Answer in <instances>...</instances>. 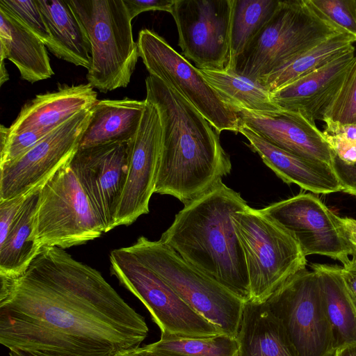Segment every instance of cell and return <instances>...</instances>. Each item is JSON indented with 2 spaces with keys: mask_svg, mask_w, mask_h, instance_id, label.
Wrapping results in <instances>:
<instances>
[{
  "mask_svg": "<svg viewBox=\"0 0 356 356\" xmlns=\"http://www.w3.org/2000/svg\"><path fill=\"white\" fill-rule=\"evenodd\" d=\"M0 343L9 356H115L140 346L144 318L95 268L58 247L0 277Z\"/></svg>",
  "mask_w": 356,
  "mask_h": 356,
  "instance_id": "1",
  "label": "cell"
},
{
  "mask_svg": "<svg viewBox=\"0 0 356 356\" xmlns=\"http://www.w3.org/2000/svg\"><path fill=\"white\" fill-rule=\"evenodd\" d=\"M146 98L158 109L162 140L154 193L186 205L231 172L220 134L182 95L160 79H145Z\"/></svg>",
  "mask_w": 356,
  "mask_h": 356,
  "instance_id": "2",
  "label": "cell"
},
{
  "mask_svg": "<svg viewBox=\"0 0 356 356\" xmlns=\"http://www.w3.org/2000/svg\"><path fill=\"white\" fill-rule=\"evenodd\" d=\"M248 206L222 181L184 205L159 239L244 302L250 300V282L232 215Z\"/></svg>",
  "mask_w": 356,
  "mask_h": 356,
  "instance_id": "3",
  "label": "cell"
},
{
  "mask_svg": "<svg viewBox=\"0 0 356 356\" xmlns=\"http://www.w3.org/2000/svg\"><path fill=\"white\" fill-rule=\"evenodd\" d=\"M340 33L345 32L322 17L309 0H280L270 20L247 44L229 71L257 81Z\"/></svg>",
  "mask_w": 356,
  "mask_h": 356,
  "instance_id": "4",
  "label": "cell"
},
{
  "mask_svg": "<svg viewBox=\"0 0 356 356\" xmlns=\"http://www.w3.org/2000/svg\"><path fill=\"white\" fill-rule=\"evenodd\" d=\"M91 44L88 83L106 93L125 88L138 61L131 19L123 0H67Z\"/></svg>",
  "mask_w": 356,
  "mask_h": 356,
  "instance_id": "5",
  "label": "cell"
},
{
  "mask_svg": "<svg viewBox=\"0 0 356 356\" xmlns=\"http://www.w3.org/2000/svg\"><path fill=\"white\" fill-rule=\"evenodd\" d=\"M232 221L245 256L249 301L266 302L288 279L306 268V256L296 238L261 209L248 206L234 213Z\"/></svg>",
  "mask_w": 356,
  "mask_h": 356,
  "instance_id": "6",
  "label": "cell"
},
{
  "mask_svg": "<svg viewBox=\"0 0 356 356\" xmlns=\"http://www.w3.org/2000/svg\"><path fill=\"white\" fill-rule=\"evenodd\" d=\"M195 312L223 334L236 337L244 302L159 241L139 237L129 246Z\"/></svg>",
  "mask_w": 356,
  "mask_h": 356,
  "instance_id": "7",
  "label": "cell"
},
{
  "mask_svg": "<svg viewBox=\"0 0 356 356\" xmlns=\"http://www.w3.org/2000/svg\"><path fill=\"white\" fill-rule=\"evenodd\" d=\"M70 161L40 188L33 232V240L39 249L58 247L64 250L85 244L105 233Z\"/></svg>",
  "mask_w": 356,
  "mask_h": 356,
  "instance_id": "8",
  "label": "cell"
},
{
  "mask_svg": "<svg viewBox=\"0 0 356 356\" xmlns=\"http://www.w3.org/2000/svg\"><path fill=\"white\" fill-rule=\"evenodd\" d=\"M109 259L111 274L145 306L161 334L210 337L223 334L189 307L129 247L112 250Z\"/></svg>",
  "mask_w": 356,
  "mask_h": 356,
  "instance_id": "9",
  "label": "cell"
},
{
  "mask_svg": "<svg viewBox=\"0 0 356 356\" xmlns=\"http://www.w3.org/2000/svg\"><path fill=\"white\" fill-rule=\"evenodd\" d=\"M137 45L138 56L149 75L177 90L219 134L222 131L239 132L241 122L236 109L207 83L197 67L163 38L145 29L139 32Z\"/></svg>",
  "mask_w": 356,
  "mask_h": 356,
  "instance_id": "10",
  "label": "cell"
},
{
  "mask_svg": "<svg viewBox=\"0 0 356 356\" xmlns=\"http://www.w3.org/2000/svg\"><path fill=\"white\" fill-rule=\"evenodd\" d=\"M266 302L280 321L298 356H334L332 330L314 270H300Z\"/></svg>",
  "mask_w": 356,
  "mask_h": 356,
  "instance_id": "11",
  "label": "cell"
},
{
  "mask_svg": "<svg viewBox=\"0 0 356 356\" xmlns=\"http://www.w3.org/2000/svg\"><path fill=\"white\" fill-rule=\"evenodd\" d=\"M234 0H175L170 14L185 58L200 70H224L229 60Z\"/></svg>",
  "mask_w": 356,
  "mask_h": 356,
  "instance_id": "12",
  "label": "cell"
},
{
  "mask_svg": "<svg viewBox=\"0 0 356 356\" xmlns=\"http://www.w3.org/2000/svg\"><path fill=\"white\" fill-rule=\"evenodd\" d=\"M92 108L56 128L17 159L1 165L0 200L12 199L40 188L68 163L79 148Z\"/></svg>",
  "mask_w": 356,
  "mask_h": 356,
  "instance_id": "13",
  "label": "cell"
},
{
  "mask_svg": "<svg viewBox=\"0 0 356 356\" xmlns=\"http://www.w3.org/2000/svg\"><path fill=\"white\" fill-rule=\"evenodd\" d=\"M261 211L292 234L306 257L324 255L343 265L350 260L349 247L337 216L312 193H299Z\"/></svg>",
  "mask_w": 356,
  "mask_h": 356,
  "instance_id": "14",
  "label": "cell"
},
{
  "mask_svg": "<svg viewBox=\"0 0 356 356\" xmlns=\"http://www.w3.org/2000/svg\"><path fill=\"white\" fill-rule=\"evenodd\" d=\"M138 129L127 143L128 170L115 227L128 226L149 213L161 148L162 127L156 106L147 101Z\"/></svg>",
  "mask_w": 356,
  "mask_h": 356,
  "instance_id": "15",
  "label": "cell"
},
{
  "mask_svg": "<svg viewBox=\"0 0 356 356\" xmlns=\"http://www.w3.org/2000/svg\"><path fill=\"white\" fill-rule=\"evenodd\" d=\"M70 165L100 218L104 232L112 230L127 180V143L78 149Z\"/></svg>",
  "mask_w": 356,
  "mask_h": 356,
  "instance_id": "16",
  "label": "cell"
},
{
  "mask_svg": "<svg viewBox=\"0 0 356 356\" xmlns=\"http://www.w3.org/2000/svg\"><path fill=\"white\" fill-rule=\"evenodd\" d=\"M240 122L273 145L332 167L334 153L323 131L297 113L281 110L261 113L235 108Z\"/></svg>",
  "mask_w": 356,
  "mask_h": 356,
  "instance_id": "17",
  "label": "cell"
},
{
  "mask_svg": "<svg viewBox=\"0 0 356 356\" xmlns=\"http://www.w3.org/2000/svg\"><path fill=\"white\" fill-rule=\"evenodd\" d=\"M355 47L316 70L270 93L282 110L297 113L316 123L353 62Z\"/></svg>",
  "mask_w": 356,
  "mask_h": 356,
  "instance_id": "18",
  "label": "cell"
},
{
  "mask_svg": "<svg viewBox=\"0 0 356 356\" xmlns=\"http://www.w3.org/2000/svg\"><path fill=\"white\" fill-rule=\"evenodd\" d=\"M98 101L88 83L62 86L58 90L38 95L21 109L8 134L25 131H51L77 114L91 109Z\"/></svg>",
  "mask_w": 356,
  "mask_h": 356,
  "instance_id": "19",
  "label": "cell"
},
{
  "mask_svg": "<svg viewBox=\"0 0 356 356\" xmlns=\"http://www.w3.org/2000/svg\"><path fill=\"white\" fill-rule=\"evenodd\" d=\"M239 132L249 141L248 146L284 182L295 184L316 194L341 191L339 182L327 164L307 159L282 149L240 124Z\"/></svg>",
  "mask_w": 356,
  "mask_h": 356,
  "instance_id": "20",
  "label": "cell"
},
{
  "mask_svg": "<svg viewBox=\"0 0 356 356\" xmlns=\"http://www.w3.org/2000/svg\"><path fill=\"white\" fill-rule=\"evenodd\" d=\"M236 339L237 356H298L266 302L244 303Z\"/></svg>",
  "mask_w": 356,
  "mask_h": 356,
  "instance_id": "21",
  "label": "cell"
},
{
  "mask_svg": "<svg viewBox=\"0 0 356 356\" xmlns=\"http://www.w3.org/2000/svg\"><path fill=\"white\" fill-rule=\"evenodd\" d=\"M0 43L1 58L13 62L23 80L33 83L54 75L44 44L2 5H0Z\"/></svg>",
  "mask_w": 356,
  "mask_h": 356,
  "instance_id": "22",
  "label": "cell"
},
{
  "mask_svg": "<svg viewBox=\"0 0 356 356\" xmlns=\"http://www.w3.org/2000/svg\"><path fill=\"white\" fill-rule=\"evenodd\" d=\"M146 104L145 99L128 97L98 100L78 149L128 143L138 129Z\"/></svg>",
  "mask_w": 356,
  "mask_h": 356,
  "instance_id": "23",
  "label": "cell"
},
{
  "mask_svg": "<svg viewBox=\"0 0 356 356\" xmlns=\"http://www.w3.org/2000/svg\"><path fill=\"white\" fill-rule=\"evenodd\" d=\"M50 34L47 49L57 58L89 69L92 49L88 33L67 0H38Z\"/></svg>",
  "mask_w": 356,
  "mask_h": 356,
  "instance_id": "24",
  "label": "cell"
},
{
  "mask_svg": "<svg viewBox=\"0 0 356 356\" xmlns=\"http://www.w3.org/2000/svg\"><path fill=\"white\" fill-rule=\"evenodd\" d=\"M323 305L330 323L335 351L356 343V308L341 274V266L313 264Z\"/></svg>",
  "mask_w": 356,
  "mask_h": 356,
  "instance_id": "25",
  "label": "cell"
},
{
  "mask_svg": "<svg viewBox=\"0 0 356 356\" xmlns=\"http://www.w3.org/2000/svg\"><path fill=\"white\" fill-rule=\"evenodd\" d=\"M40 188L33 191L27 197L6 239L0 244V277H19L40 250L33 240Z\"/></svg>",
  "mask_w": 356,
  "mask_h": 356,
  "instance_id": "26",
  "label": "cell"
},
{
  "mask_svg": "<svg viewBox=\"0 0 356 356\" xmlns=\"http://www.w3.org/2000/svg\"><path fill=\"white\" fill-rule=\"evenodd\" d=\"M355 42V36L337 33L303 51L257 82L271 93L335 59L354 47Z\"/></svg>",
  "mask_w": 356,
  "mask_h": 356,
  "instance_id": "27",
  "label": "cell"
},
{
  "mask_svg": "<svg viewBox=\"0 0 356 356\" xmlns=\"http://www.w3.org/2000/svg\"><path fill=\"white\" fill-rule=\"evenodd\" d=\"M198 70L207 83L234 108L261 113L282 110L272 101L270 93L257 81L229 70Z\"/></svg>",
  "mask_w": 356,
  "mask_h": 356,
  "instance_id": "28",
  "label": "cell"
},
{
  "mask_svg": "<svg viewBox=\"0 0 356 356\" xmlns=\"http://www.w3.org/2000/svg\"><path fill=\"white\" fill-rule=\"evenodd\" d=\"M280 0H234L231 29L229 60L231 70L247 44L270 20Z\"/></svg>",
  "mask_w": 356,
  "mask_h": 356,
  "instance_id": "29",
  "label": "cell"
},
{
  "mask_svg": "<svg viewBox=\"0 0 356 356\" xmlns=\"http://www.w3.org/2000/svg\"><path fill=\"white\" fill-rule=\"evenodd\" d=\"M159 356H237L236 337L220 334L210 337H183L161 334L158 341L147 345Z\"/></svg>",
  "mask_w": 356,
  "mask_h": 356,
  "instance_id": "30",
  "label": "cell"
},
{
  "mask_svg": "<svg viewBox=\"0 0 356 356\" xmlns=\"http://www.w3.org/2000/svg\"><path fill=\"white\" fill-rule=\"evenodd\" d=\"M356 124V54L343 80L322 111L321 120Z\"/></svg>",
  "mask_w": 356,
  "mask_h": 356,
  "instance_id": "31",
  "label": "cell"
},
{
  "mask_svg": "<svg viewBox=\"0 0 356 356\" xmlns=\"http://www.w3.org/2000/svg\"><path fill=\"white\" fill-rule=\"evenodd\" d=\"M51 131H25L8 134V127L1 125L0 166L24 155Z\"/></svg>",
  "mask_w": 356,
  "mask_h": 356,
  "instance_id": "32",
  "label": "cell"
},
{
  "mask_svg": "<svg viewBox=\"0 0 356 356\" xmlns=\"http://www.w3.org/2000/svg\"><path fill=\"white\" fill-rule=\"evenodd\" d=\"M314 8L341 31L356 38L355 0H309Z\"/></svg>",
  "mask_w": 356,
  "mask_h": 356,
  "instance_id": "33",
  "label": "cell"
},
{
  "mask_svg": "<svg viewBox=\"0 0 356 356\" xmlns=\"http://www.w3.org/2000/svg\"><path fill=\"white\" fill-rule=\"evenodd\" d=\"M2 5L15 15L47 47L50 34L38 0H0Z\"/></svg>",
  "mask_w": 356,
  "mask_h": 356,
  "instance_id": "34",
  "label": "cell"
},
{
  "mask_svg": "<svg viewBox=\"0 0 356 356\" xmlns=\"http://www.w3.org/2000/svg\"><path fill=\"white\" fill-rule=\"evenodd\" d=\"M34 191L12 199L0 200V244L6 239L26 200Z\"/></svg>",
  "mask_w": 356,
  "mask_h": 356,
  "instance_id": "35",
  "label": "cell"
},
{
  "mask_svg": "<svg viewBox=\"0 0 356 356\" xmlns=\"http://www.w3.org/2000/svg\"><path fill=\"white\" fill-rule=\"evenodd\" d=\"M332 168L341 191L356 197V161L346 163L334 155Z\"/></svg>",
  "mask_w": 356,
  "mask_h": 356,
  "instance_id": "36",
  "label": "cell"
},
{
  "mask_svg": "<svg viewBox=\"0 0 356 356\" xmlns=\"http://www.w3.org/2000/svg\"><path fill=\"white\" fill-rule=\"evenodd\" d=\"M175 0H123L128 14L132 20L141 13L149 10H162L171 13Z\"/></svg>",
  "mask_w": 356,
  "mask_h": 356,
  "instance_id": "37",
  "label": "cell"
},
{
  "mask_svg": "<svg viewBox=\"0 0 356 356\" xmlns=\"http://www.w3.org/2000/svg\"><path fill=\"white\" fill-rule=\"evenodd\" d=\"M324 137L335 156L346 163L356 161V143L329 135Z\"/></svg>",
  "mask_w": 356,
  "mask_h": 356,
  "instance_id": "38",
  "label": "cell"
},
{
  "mask_svg": "<svg viewBox=\"0 0 356 356\" xmlns=\"http://www.w3.org/2000/svg\"><path fill=\"white\" fill-rule=\"evenodd\" d=\"M324 135L341 138L351 143H356V124L341 123L330 119H324Z\"/></svg>",
  "mask_w": 356,
  "mask_h": 356,
  "instance_id": "39",
  "label": "cell"
},
{
  "mask_svg": "<svg viewBox=\"0 0 356 356\" xmlns=\"http://www.w3.org/2000/svg\"><path fill=\"white\" fill-rule=\"evenodd\" d=\"M337 220L349 247L350 256L356 259V220L348 217H339Z\"/></svg>",
  "mask_w": 356,
  "mask_h": 356,
  "instance_id": "40",
  "label": "cell"
},
{
  "mask_svg": "<svg viewBox=\"0 0 356 356\" xmlns=\"http://www.w3.org/2000/svg\"><path fill=\"white\" fill-rule=\"evenodd\" d=\"M341 274L348 293L356 308V259L351 258L341 266Z\"/></svg>",
  "mask_w": 356,
  "mask_h": 356,
  "instance_id": "41",
  "label": "cell"
},
{
  "mask_svg": "<svg viewBox=\"0 0 356 356\" xmlns=\"http://www.w3.org/2000/svg\"><path fill=\"white\" fill-rule=\"evenodd\" d=\"M115 356H159L146 346L127 349L117 353Z\"/></svg>",
  "mask_w": 356,
  "mask_h": 356,
  "instance_id": "42",
  "label": "cell"
},
{
  "mask_svg": "<svg viewBox=\"0 0 356 356\" xmlns=\"http://www.w3.org/2000/svg\"><path fill=\"white\" fill-rule=\"evenodd\" d=\"M334 356H356V343L337 348Z\"/></svg>",
  "mask_w": 356,
  "mask_h": 356,
  "instance_id": "43",
  "label": "cell"
},
{
  "mask_svg": "<svg viewBox=\"0 0 356 356\" xmlns=\"http://www.w3.org/2000/svg\"><path fill=\"white\" fill-rule=\"evenodd\" d=\"M4 60L3 58H1V69H0V79H1V85H2L4 82H6L8 79V74L7 73L6 69L4 65Z\"/></svg>",
  "mask_w": 356,
  "mask_h": 356,
  "instance_id": "44",
  "label": "cell"
},
{
  "mask_svg": "<svg viewBox=\"0 0 356 356\" xmlns=\"http://www.w3.org/2000/svg\"><path fill=\"white\" fill-rule=\"evenodd\" d=\"M355 10H356V0H355Z\"/></svg>",
  "mask_w": 356,
  "mask_h": 356,
  "instance_id": "45",
  "label": "cell"
}]
</instances>
